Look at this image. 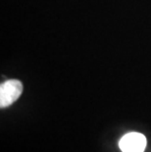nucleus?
<instances>
[{
	"label": "nucleus",
	"instance_id": "nucleus-1",
	"mask_svg": "<svg viewBox=\"0 0 151 152\" xmlns=\"http://www.w3.org/2000/svg\"><path fill=\"white\" fill-rule=\"evenodd\" d=\"M23 92V83L18 80H9L0 86V106L2 108L13 104Z\"/></svg>",
	"mask_w": 151,
	"mask_h": 152
},
{
	"label": "nucleus",
	"instance_id": "nucleus-2",
	"mask_svg": "<svg viewBox=\"0 0 151 152\" xmlns=\"http://www.w3.org/2000/svg\"><path fill=\"white\" fill-rule=\"evenodd\" d=\"M146 147V138L139 132H130L120 140V148L123 152H143Z\"/></svg>",
	"mask_w": 151,
	"mask_h": 152
}]
</instances>
